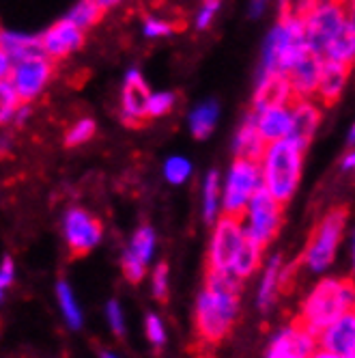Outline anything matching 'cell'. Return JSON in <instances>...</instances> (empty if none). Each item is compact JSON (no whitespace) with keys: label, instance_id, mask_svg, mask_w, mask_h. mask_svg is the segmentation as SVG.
I'll return each mask as SVG.
<instances>
[{"label":"cell","instance_id":"6da1fadb","mask_svg":"<svg viewBox=\"0 0 355 358\" xmlns=\"http://www.w3.org/2000/svg\"><path fill=\"white\" fill-rule=\"evenodd\" d=\"M239 276L228 270H209L205 274V292L196 304V332L198 339L218 345L231 332L239 311Z\"/></svg>","mask_w":355,"mask_h":358},{"label":"cell","instance_id":"7a4b0ae2","mask_svg":"<svg viewBox=\"0 0 355 358\" xmlns=\"http://www.w3.org/2000/svg\"><path fill=\"white\" fill-rule=\"evenodd\" d=\"M355 306V285L351 278H323L321 283L310 292L301 306V313L297 317L299 324L306 326L312 335L321 332L334 324L345 311Z\"/></svg>","mask_w":355,"mask_h":358},{"label":"cell","instance_id":"3957f363","mask_svg":"<svg viewBox=\"0 0 355 358\" xmlns=\"http://www.w3.org/2000/svg\"><path fill=\"white\" fill-rule=\"evenodd\" d=\"M310 52L306 41V29L301 20H278L269 29L261 65L257 73H282L287 76L303 57Z\"/></svg>","mask_w":355,"mask_h":358},{"label":"cell","instance_id":"277c9868","mask_svg":"<svg viewBox=\"0 0 355 358\" xmlns=\"http://www.w3.org/2000/svg\"><path fill=\"white\" fill-rule=\"evenodd\" d=\"M303 166V149H299L293 141H275L265 147L261 158L263 186L287 206V201L295 194Z\"/></svg>","mask_w":355,"mask_h":358},{"label":"cell","instance_id":"5b68a950","mask_svg":"<svg viewBox=\"0 0 355 358\" xmlns=\"http://www.w3.org/2000/svg\"><path fill=\"white\" fill-rule=\"evenodd\" d=\"M263 188L261 162L235 158L222 184V210L231 216H246L255 194Z\"/></svg>","mask_w":355,"mask_h":358},{"label":"cell","instance_id":"8992f818","mask_svg":"<svg viewBox=\"0 0 355 358\" xmlns=\"http://www.w3.org/2000/svg\"><path fill=\"white\" fill-rule=\"evenodd\" d=\"M347 218H349V210L345 206H338V208H332L319 220L301 257V262L308 266L310 272H323L334 262L336 246L342 238Z\"/></svg>","mask_w":355,"mask_h":358},{"label":"cell","instance_id":"52a82bcc","mask_svg":"<svg viewBox=\"0 0 355 358\" xmlns=\"http://www.w3.org/2000/svg\"><path fill=\"white\" fill-rule=\"evenodd\" d=\"M349 27V5L340 0H317L312 13L303 20L310 52L325 57V50Z\"/></svg>","mask_w":355,"mask_h":358},{"label":"cell","instance_id":"ba28073f","mask_svg":"<svg viewBox=\"0 0 355 358\" xmlns=\"http://www.w3.org/2000/svg\"><path fill=\"white\" fill-rule=\"evenodd\" d=\"M243 240H246L243 216L222 214V218H218L216 231L211 238V246H209V255H207V268L231 272L237 255L243 246Z\"/></svg>","mask_w":355,"mask_h":358},{"label":"cell","instance_id":"9c48e42d","mask_svg":"<svg viewBox=\"0 0 355 358\" xmlns=\"http://www.w3.org/2000/svg\"><path fill=\"white\" fill-rule=\"evenodd\" d=\"M54 63L56 61H52L47 55L35 52L13 65L9 80L13 83L24 104H33L35 99L43 95V91L47 89L50 80L54 76Z\"/></svg>","mask_w":355,"mask_h":358},{"label":"cell","instance_id":"30bf717a","mask_svg":"<svg viewBox=\"0 0 355 358\" xmlns=\"http://www.w3.org/2000/svg\"><path fill=\"white\" fill-rule=\"evenodd\" d=\"M282 203L263 186L246 210V231L267 246L282 227Z\"/></svg>","mask_w":355,"mask_h":358},{"label":"cell","instance_id":"8fae6325","mask_svg":"<svg viewBox=\"0 0 355 358\" xmlns=\"http://www.w3.org/2000/svg\"><path fill=\"white\" fill-rule=\"evenodd\" d=\"M63 234L73 257H84L99 244L104 229H101L99 218H95L91 212L82 208H69L63 218Z\"/></svg>","mask_w":355,"mask_h":358},{"label":"cell","instance_id":"7c38bea8","mask_svg":"<svg viewBox=\"0 0 355 358\" xmlns=\"http://www.w3.org/2000/svg\"><path fill=\"white\" fill-rule=\"evenodd\" d=\"M149 87L142 78L138 67H130L123 78V89L119 97V117L125 125H140L146 121V104H149Z\"/></svg>","mask_w":355,"mask_h":358},{"label":"cell","instance_id":"4fadbf2b","mask_svg":"<svg viewBox=\"0 0 355 358\" xmlns=\"http://www.w3.org/2000/svg\"><path fill=\"white\" fill-rule=\"evenodd\" d=\"M41 37V50L52 61H63L78 52L84 43V31L69 17H61L59 22L50 24V27L39 35Z\"/></svg>","mask_w":355,"mask_h":358},{"label":"cell","instance_id":"5bb4252c","mask_svg":"<svg viewBox=\"0 0 355 358\" xmlns=\"http://www.w3.org/2000/svg\"><path fill=\"white\" fill-rule=\"evenodd\" d=\"M323 119L321 101L315 97H295L291 101V132L289 141H293L299 149L306 151L312 143Z\"/></svg>","mask_w":355,"mask_h":358},{"label":"cell","instance_id":"9a60e30c","mask_svg":"<svg viewBox=\"0 0 355 358\" xmlns=\"http://www.w3.org/2000/svg\"><path fill=\"white\" fill-rule=\"evenodd\" d=\"M319 337L297 320L278 335L267 352V358H315Z\"/></svg>","mask_w":355,"mask_h":358},{"label":"cell","instance_id":"2e32d148","mask_svg":"<svg viewBox=\"0 0 355 358\" xmlns=\"http://www.w3.org/2000/svg\"><path fill=\"white\" fill-rule=\"evenodd\" d=\"M295 99L291 83L282 73H257L255 91H252V108L271 104H291Z\"/></svg>","mask_w":355,"mask_h":358},{"label":"cell","instance_id":"e0dca14e","mask_svg":"<svg viewBox=\"0 0 355 358\" xmlns=\"http://www.w3.org/2000/svg\"><path fill=\"white\" fill-rule=\"evenodd\" d=\"M250 113L255 115V123L267 145L289 138L291 104H271V106H263V108H252Z\"/></svg>","mask_w":355,"mask_h":358},{"label":"cell","instance_id":"ac0fdd59","mask_svg":"<svg viewBox=\"0 0 355 358\" xmlns=\"http://www.w3.org/2000/svg\"><path fill=\"white\" fill-rule=\"evenodd\" d=\"M319 345L323 350L336 352L347 356L355 348V306L345 311L334 324H329L321 335H319Z\"/></svg>","mask_w":355,"mask_h":358},{"label":"cell","instance_id":"d6986e66","mask_svg":"<svg viewBox=\"0 0 355 358\" xmlns=\"http://www.w3.org/2000/svg\"><path fill=\"white\" fill-rule=\"evenodd\" d=\"M349 76H351V65L323 59L319 89H317V99L323 106H332L340 99L345 87L349 83Z\"/></svg>","mask_w":355,"mask_h":358},{"label":"cell","instance_id":"ffe728a7","mask_svg":"<svg viewBox=\"0 0 355 358\" xmlns=\"http://www.w3.org/2000/svg\"><path fill=\"white\" fill-rule=\"evenodd\" d=\"M321 67H323V59L315 52H308L287 73L295 97H315L317 99Z\"/></svg>","mask_w":355,"mask_h":358},{"label":"cell","instance_id":"44dd1931","mask_svg":"<svg viewBox=\"0 0 355 358\" xmlns=\"http://www.w3.org/2000/svg\"><path fill=\"white\" fill-rule=\"evenodd\" d=\"M267 143L263 141L259 127L255 123V115L248 113L246 119L239 123L235 138H233V151L235 158H248V160H257L261 162L263 153H265Z\"/></svg>","mask_w":355,"mask_h":358},{"label":"cell","instance_id":"7402d4cb","mask_svg":"<svg viewBox=\"0 0 355 358\" xmlns=\"http://www.w3.org/2000/svg\"><path fill=\"white\" fill-rule=\"evenodd\" d=\"M0 50L13 59V65L35 52H43L39 35L22 33V31H13V29H3V33H0Z\"/></svg>","mask_w":355,"mask_h":358},{"label":"cell","instance_id":"603a6c76","mask_svg":"<svg viewBox=\"0 0 355 358\" xmlns=\"http://www.w3.org/2000/svg\"><path fill=\"white\" fill-rule=\"evenodd\" d=\"M218 119H220V104L216 99L198 101L188 115V127H190L192 136L198 141L209 138L216 130Z\"/></svg>","mask_w":355,"mask_h":358},{"label":"cell","instance_id":"cb8c5ba5","mask_svg":"<svg viewBox=\"0 0 355 358\" xmlns=\"http://www.w3.org/2000/svg\"><path fill=\"white\" fill-rule=\"evenodd\" d=\"M263 244L257 240V238H252L248 231H246V240H243V246L237 255V259L231 268V272L239 278H248L250 274H255L263 262Z\"/></svg>","mask_w":355,"mask_h":358},{"label":"cell","instance_id":"d4e9b609","mask_svg":"<svg viewBox=\"0 0 355 358\" xmlns=\"http://www.w3.org/2000/svg\"><path fill=\"white\" fill-rule=\"evenodd\" d=\"M222 206V184L220 173L209 171L202 179V218L207 222H213L218 216V210Z\"/></svg>","mask_w":355,"mask_h":358},{"label":"cell","instance_id":"484cf974","mask_svg":"<svg viewBox=\"0 0 355 358\" xmlns=\"http://www.w3.org/2000/svg\"><path fill=\"white\" fill-rule=\"evenodd\" d=\"M323 59H329V61H338V63H347L353 67L355 63V31L349 27L329 43V48L325 50V57Z\"/></svg>","mask_w":355,"mask_h":358},{"label":"cell","instance_id":"4316f807","mask_svg":"<svg viewBox=\"0 0 355 358\" xmlns=\"http://www.w3.org/2000/svg\"><path fill=\"white\" fill-rule=\"evenodd\" d=\"M280 257H275L269 262L267 270H265V276H263V283H261V289H259V309L261 311H267L269 306L273 304V298H275V292H278V283H280Z\"/></svg>","mask_w":355,"mask_h":358},{"label":"cell","instance_id":"83f0119b","mask_svg":"<svg viewBox=\"0 0 355 358\" xmlns=\"http://www.w3.org/2000/svg\"><path fill=\"white\" fill-rule=\"evenodd\" d=\"M104 15V9L99 7L97 0H80V3H75L65 17H69L75 27H80L82 31H89L93 29L95 24L99 22V17Z\"/></svg>","mask_w":355,"mask_h":358},{"label":"cell","instance_id":"f1b7e54d","mask_svg":"<svg viewBox=\"0 0 355 358\" xmlns=\"http://www.w3.org/2000/svg\"><path fill=\"white\" fill-rule=\"evenodd\" d=\"M56 298H59V304H61V313L67 322L69 328L78 330L82 326V311L78 302H75L73 294H71V287L65 283V280H59L56 285Z\"/></svg>","mask_w":355,"mask_h":358},{"label":"cell","instance_id":"f546056e","mask_svg":"<svg viewBox=\"0 0 355 358\" xmlns=\"http://www.w3.org/2000/svg\"><path fill=\"white\" fill-rule=\"evenodd\" d=\"M24 104L22 97L17 95L13 83L9 78H0V121L9 123L13 121L17 108Z\"/></svg>","mask_w":355,"mask_h":358},{"label":"cell","instance_id":"4dcf8cb0","mask_svg":"<svg viewBox=\"0 0 355 358\" xmlns=\"http://www.w3.org/2000/svg\"><path fill=\"white\" fill-rule=\"evenodd\" d=\"M164 179L172 186H181L192 177V162L186 156H170L162 166Z\"/></svg>","mask_w":355,"mask_h":358},{"label":"cell","instance_id":"1f68e13d","mask_svg":"<svg viewBox=\"0 0 355 358\" xmlns=\"http://www.w3.org/2000/svg\"><path fill=\"white\" fill-rule=\"evenodd\" d=\"M317 0H278V20H306Z\"/></svg>","mask_w":355,"mask_h":358},{"label":"cell","instance_id":"d6a6232c","mask_svg":"<svg viewBox=\"0 0 355 358\" xmlns=\"http://www.w3.org/2000/svg\"><path fill=\"white\" fill-rule=\"evenodd\" d=\"M176 106V93L172 91H151L149 104H146V117L160 119L166 117Z\"/></svg>","mask_w":355,"mask_h":358},{"label":"cell","instance_id":"836d02e7","mask_svg":"<svg viewBox=\"0 0 355 358\" xmlns=\"http://www.w3.org/2000/svg\"><path fill=\"white\" fill-rule=\"evenodd\" d=\"M130 248L138 255V257L144 264H149V259L153 257V250H156V231L149 224L138 227L134 238H132V246Z\"/></svg>","mask_w":355,"mask_h":358},{"label":"cell","instance_id":"e575fe53","mask_svg":"<svg viewBox=\"0 0 355 358\" xmlns=\"http://www.w3.org/2000/svg\"><path fill=\"white\" fill-rule=\"evenodd\" d=\"M95 132H97V123L91 117H82L67 130L65 145L67 147H80V145L89 143L95 136Z\"/></svg>","mask_w":355,"mask_h":358},{"label":"cell","instance_id":"d590c367","mask_svg":"<svg viewBox=\"0 0 355 358\" xmlns=\"http://www.w3.org/2000/svg\"><path fill=\"white\" fill-rule=\"evenodd\" d=\"M121 266H123V274H125V278H128L130 283H134V285H138L140 280L144 278V274H146V264L138 257V255H136L132 248H128V250L123 252Z\"/></svg>","mask_w":355,"mask_h":358},{"label":"cell","instance_id":"8d00e7d4","mask_svg":"<svg viewBox=\"0 0 355 358\" xmlns=\"http://www.w3.org/2000/svg\"><path fill=\"white\" fill-rule=\"evenodd\" d=\"M174 31V27L164 20V17H158V15H146L142 20V35L146 39H164V37H170Z\"/></svg>","mask_w":355,"mask_h":358},{"label":"cell","instance_id":"74e56055","mask_svg":"<svg viewBox=\"0 0 355 358\" xmlns=\"http://www.w3.org/2000/svg\"><path fill=\"white\" fill-rule=\"evenodd\" d=\"M220 7H222V0H202L194 17L196 31H207L213 24L216 15L220 13Z\"/></svg>","mask_w":355,"mask_h":358},{"label":"cell","instance_id":"f35d334b","mask_svg":"<svg viewBox=\"0 0 355 358\" xmlns=\"http://www.w3.org/2000/svg\"><path fill=\"white\" fill-rule=\"evenodd\" d=\"M144 330H146V339L156 348H162L166 343V330H164V324H162V320L158 315H153V313L146 315Z\"/></svg>","mask_w":355,"mask_h":358},{"label":"cell","instance_id":"ab89813d","mask_svg":"<svg viewBox=\"0 0 355 358\" xmlns=\"http://www.w3.org/2000/svg\"><path fill=\"white\" fill-rule=\"evenodd\" d=\"M153 296L160 302L168 300V266L164 262L153 270Z\"/></svg>","mask_w":355,"mask_h":358},{"label":"cell","instance_id":"60d3db41","mask_svg":"<svg viewBox=\"0 0 355 358\" xmlns=\"http://www.w3.org/2000/svg\"><path fill=\"white\" fill-rule=\"evenodd\" d=\"M106 315H108V322H110V328L114 335L123 337V332H125V317H123V311H121V306L116 300H110L108 306H106Z\"/></svg>","mask_w":355,"mask_h":358},{"label":"cell","instance_id":"b9f144b4","mask_svg":"<svg viewBox=\"0 0 355 358\" xmlns=\"http://www.w3.org/2000/svg\"><path fill=\"white\" fill-rule=\"evenodd\" d=\"M13 276H15V266L11 257L3 259V266H0V292H7V287H11L13 283Z\"/></svg>","mask_w":355,"mask_h":358},{"label":"cell","instance_id":"7bdbcfd3","mask_svg":"<svg viewBox=\"0 0 355 358\" xmlns=\"http://www.w3.org/2000/svg\"><path fill=\"white\" fill-rule=\"evenodd\" d=\"M269 7V0H248V17L261 20Z\"/></svg>","mask_w":355,"mask_h":358},{"label":"cell","instance_id":"ee69618b","mask_svg":"<svg viewBox=\"0 0 355 358\" xmlns=\"http://www.w3.org/2000/svg\"><path fill=\"white\" fill-rule=\"evenodd\" d=\"M29 117H31V104H22V106L17 108L15 117H13V123L24 125V123H27V119H29Z\"/></svg>","mask_w":355,"mask_h":358},{"label":"cell","instance_id":"f6af8a7d","mask_svg":"<svg viewBox=\"0 0 355 358\" xmlns=\"http://www.w3.org/2000/svg\"><path fill=\"white\" fill-rule=\"evenodd\" d=\"M340 166H342V171H355V147L342 158Z\"/></svg>","mask_w":355,"mask_h":358},{"label":"cell","instance_id":"bcb514c9","mask_svg":"<svg viewBox=\"0 0 355 358\" xmlns=\"http://www.w3.org/2000/svg\"><path fill=\"white\" fill-rule=\"evenodd\" d=\"M315 358H347V356H342V354H336V352H329V350H317V354H315Z\"/></svg>","mask_w":355,"mask_h":358},{"label":"cell","instance_id":"7dc6e473","mask_svg":"<svg viewBox=\"0 0 355 358\" xmlns=\"http://www.w3.org/2000/svg\"><path fill=\"white\" fill-rule=\"evenodd\" d=\"M97 3H99V7L104 9V11H110V9H114L121 3V0H97Z\"/></svg>","mask_w":355,"mask_h":358},{"label":"cell","instance_id":"c3c4849f","mask_svg":"<svg viewBox=\"0 0 355 358\" xmlns=\"http://www.w3.org/2000/svg\"><path fill=\"white\" fill-rule=\"evenodd\" d=\"M349 24H351V29L355 31V0H353V3H349Z\"/></svg>","mask_w":355,"mask_h":358},{"label":"cell","instance_id":"681fc988","mask_svg":"<svg viewBox=\"0 0 355 358\" xmlns=\"http://www.w3.org/2000/svg\"><path fill=\"white\" fill-rule=\"evenodd\" d=\"M347 141H349V145H353V147H355V123L351 125V130H349V138H347Z\"/></svg>","mask_w":355,"mask_h":358},{"label":"cell","instance_id":"f907efd6","mask_svg":"<svg viewBox=\"0 0 355 358\" xmlns=\"http://www.w3.org/2000/svg\"><path fill=\"white\" fill-rule=\"evenodd\" d=\"M101 358H119V356H116V354H112V352H106V350H104V352H101Z\"/></svg>","mask_w":355,"mask_h":358},{"label":"cell","instance_id":"816d5d0a","mask_svg":"<svg viewBox=\"0 0 355 358\" xmlns=\"http://www.w3.org/2000/svg\"><path fill=\"white\" fill-rule=\"evenodd\" d=\"M347 358H355V348H353V350H351V352L347 354Z\"/></svg>","mask_w":355,"mask_h":358},{"label":"cell","instance_id":"f5cc1de1","mask_svg":"<svg viewBox=\"0 0 355 358\" xmlns=\"http://www.w3.org/2000/svg\"><path fill=\"white\" fill-rule=\"evenodd\" d=\"M353 264H355V240H353Z\"/></svg>","mask_w":355,"mask_h":358},{"label":"cell","instance_id":"db71d44e","mask_svg":"<svg viewBox=\"0 0 355 358\" xmlns=\"http://www.w3.org/2000/svg\"><path fill=\"white\" fill-rule=\"evenodd\" d=\"M340 3H345V5H349V3H353V0H340Z\"/></svg>","mask_w":355,"mask_h":358}]
</instances>
